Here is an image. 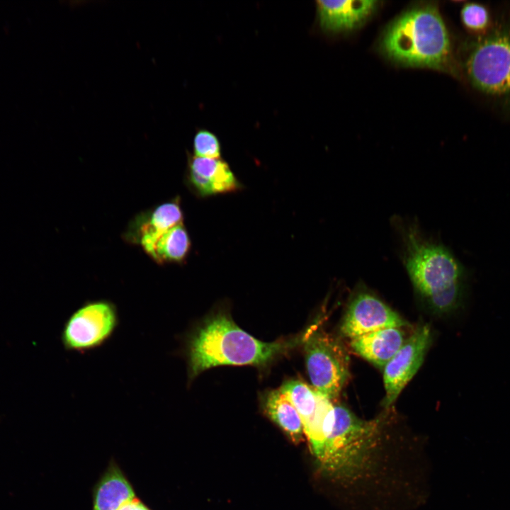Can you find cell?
I'll use <instances>...</instances> for the list:
<instances>
[{"label":"cell","instance_id":"cell-2","mask_svg":"<svg viewBox=\"0 0 510 510\" xmlns=\"http://www.w3.org/2000/svg\"><path fill=\"white\" fill-rule=\"evenodd\" d=\"M309 329L289 340L264 342L237 326L226 312L205 319L186 337L184 356L188 379L219 366H265L303 344Z\"/></svg>","mask_w":510,"mask_h":510},{"label":"cell","instance_id":"cell-5","mask_svg":"<svg viewBox=\"0 0 510 510\" xmlns=\"http://www.w3.org/2000/svg\"><path fill=\"white\" fill-rule=\"evenodd\" d=\"M303 344L312 387L332 402L339 396L350 375L348 352L340 341L317 325L309 328Z\"/></svg>","mask_w":510,"mask_h":510},{"label":"cell","instance_id":"cell-17","mask_svg":"<svg viewBox=\"0 0 510 510\" xmlns=\"http://www.w3.org/2000/svg\"><path fill=\"white\" fill-rule=\"evenodd\" d=\"M279 389L297 410L304 428L316 409L319 392L300 380L286 381Z\"/></svg>","mask_w":510,"mask_h":510},{"label":"cell","instance_id":"cell-3","mask_svg":"<svg viewBox=\"0 0 510 510\" xmlns=\"http://www.w3.org/2000/svg\"><path fill=\"white\" fill-rule=\"evenodd\" d=\"M380 48L404 66L458 73L448 30L431 4L412 8L396 18L383 34Z\"/></svg>","mask_w":510,"mask_h":510},{"label":"cell","instance_id":"cell-15","mask_svg":"<svg viewBox=\"0 0 510 510\" xmlns=\"http://www.w3.org/2000/svg\"><path fill=\"white\" fill-rule=\"evenodd\" d=\"M334 404L319 393L316 409L311 419L303 428L311 450L317 460L330 436L334 424Z\"/></svg>","mask_w":510,"mask_h":510},{"label":"cell","instance_id":"cell-7","mask_svg":"<svg viewBox=\"0 0 510 510\" xmlns=\"http://www.w3.org/2000/svg\"><path fill=\"white\" fill-rule=\"evenodd\" d=\"M431 341L426 324L418 327L383 368L385 395L382 406L387 409L422 365Z\"/></svg>","mask_w":510,"mask_h":510},{"label":"cell","instance_id":"cell-11","mask_svg":"<svg viewBox=\"0 0 510 510\" xmlns=\"http://www.w3.org/2000/svg\"><path fill=\"white\" fill-rule=\"evenodd\" d=\"M402 328L377 330L350 339V347L358 356L384 368L406 341Z\"/></svg>","mask_w":510,"mask_h":510},{"label":"cell","instance_id":"cell-18","mask_svg":"<svg viewBox=\"0 0 510 510\" xmlns=\"http://www.w3.org/2000/svg\"><path fill=\"white\" fill-rule=\"evenodd\" d=\"M460 16L465 27L474 35L485 33L491 27L493 21L489 9L484 5L477 3H469L463 6Z\"/></svg>","mask_w":510,"mask_h":510},{"label":"cell","instance_id":"cell-16","mask_svg":"<svg viewBox=\"0 0 510 510\" xmlns=\"http://www.w3.org/2000/svg\"><path fill=\"white\" fill-rule=\"evenodd\" d=\"M191 246L189 234L181 224L160 236L150 256L158 263H181L187 258Z\"/></svg>","mask_w":510,"mask_h":510},{"label":"cell","instance_id":"cell-1","mask_svg":"<svg viewBox=\"0 0 510 510\" xmlns=\"http://www.w3.org/2000/svg\"><path fill=\"white\" fill-rule=\"evenodd\" d=\"M392 222L402 261L417 294L436 312L458 308L466 290L464 266L443 244L426 237L417 222L395 217Z\"/></svg>","mask_w":510,"mask_h":510},{"label":"cell","instance_id":"cell-19","mask_svg":"<svg viewBox=\"0 0 510 510\" xmlns=\"http://www.w3.org/2000/svg\"><path fill=\"white\" fill-rule=\"evenodd\" d=\"M193 153L196 157L220 159L221 145L217 137L212 132L202 129L193 137Z\"/></svg>","mask_w":510,"mask_h":510},{"label":"cell","instance_id":"cell-20","mask_svg":"<svg viewBox=\"0 0 510 510\" xmlns=\"http://www.w3.org/2000/svg\"><path fill=\"white\" fill-rule=\"evenodd\" d=\"M120 510H149L136 497L126 503Z\"/></svg>","mask_w":510,"mask_h":510},{"label":"cell","instance_id":"cell-8","mask_svg":"<svg viewBox=\"0 0 510 510\" xmlns=\"http://www.w3.org/2000/svg\"><path fill=\"white\" fill-rule=\"evenodd\" d=\"M407 325V322L375 295L361 288L352 296L340 331L350 339L377 330Z\"/></svg>","mask_w":510,"mask_h":510},{"label":"cell","instance_id":"cell-14","mask_svg":"<svg viewBox=\"0 0 510 510\" xmlns=\"http://www.w3.org/2000/svg\"><path fill=\"white\" fill-rule=\"evenodd\" d=\"M134 498L135 492L128 480L120 471L112 470L98 486L93 510H120Z\"/></svg>","mask_w":510,"mask_h":510},{"label":"cell","instance_id":"cell-10","mask_svg":"<svg viewBox=\"0 0 510 510\" xmlns=\"http://www.w3.org/2000/svg\"><path fill=\"white\" fill-rule=\"evenodd\" d=\"M322 28L329 32L348 31L361 26L376 9L373 0L317 1Z\"/></svg>","mask_w":510,"mask_h":510},{"label":"cell","instance_id":"cell-13","mask_svg":"<svg viewBox=\"0 0 510 510\" xmlns=\"http://www.w3.org/2000/svg\"><path fill=\"white\" fill-rule=\"evenodd\" d=\"M266 414L278 425L293 442H299L304 434L301 419L290 401L280 389L268 392L264 398Z\"/></svg>","mask_w":510,"mask_h":510},{"label":"cell","instance_id":"cell-9","mask_svg":"<svg viewBox=\"0 0 510 510\" xmlns=\"http://www.w3.org/2000/svg\"><path fill=\"white\" fill-rule=\"evenodd\" d=\"M187 183L199 198L237 192L243 187L229 164L220 159L189 155Z\"/></svg>","mask_w":510,"mask_h":510},{"label":"cell","instance_id":"cell-4","mask_svg":"<svg viewBox=\"0 0 510 510\" xmlns=\"http://www.w3.org/2000/svg\"><path fill=\"white\" fill-rule=\"evenodd\" d=\"M471 86L510 118V10L493 17L490 28L465 45L460 61Z\"/></svg>","mask_w":510,"mask_h":510},{"label":"cell","instance_id":"cell-12","mask_svg":"<svg viewBox=\"0 0 510 510\" xmlns=\"http://www.w3.org/2000/svg\"><path fill=\"white\" fill-rule=\"evenodd\" d=\"M183 211L178 198L164 203L137 221V239L150 256L160 236L183 224Z\"/></svg>","mask_w":510,"mask_h":510},{"label":"cell","instance_id":"cell-6","mask_svg":"<svg viewBox=\"0 0 510 510\" xmlns=\"http://www.w3.org/2000/svg\"><path fill=\"white\" fill-rule=\"evenodd\" d=\"M120 324L116 305L105 299L89 300L64 322L61 342L67 351L86 353L105 345Z\"/></svg>","mask_w":510,"mask_h":510}]
</instances>
